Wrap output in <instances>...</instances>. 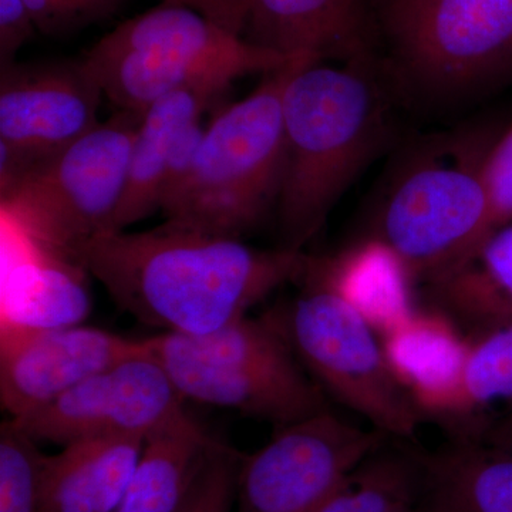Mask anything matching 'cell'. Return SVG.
I'll use <instances>...</instances> for the list:
<instances>
[{
	"mask_svg": "<svg viewBox=\"0 0 512 512\" xmlns=\"http://www.w3.org/2000/svg\"><path fill=\"white\" fill-rule=\"evenodd\" d=\"M386 437L330 410L281 427L261 450L242 456L237 512H315Z\"/></svg>",
	"mask_w": 512,
	"mask_h": 512,
	"instance_id": "obj_10",
	"label": "cell"
},
{
	"mask_svg": "<svg viewBox=\"0 0 512 512\" xmlns=\"http://www.w3.org/2000/svg\"><path fill=\"white\" fill-rule=\"evenodd\" d=\"M2 238L0 328L42 330L83 325L92 311L87 269L3 222Z\"/></svg>",
	"mask_w": 512,
	"mask_h": 512,
	"instance_id": "obj_15",
	"label": "cell"
},
{
	"mask_svg": "<svg viewBox=\"0 0 512 512\" xmlns=\"http://www.w3.org/2000/svg\"><path fill=\"white\" fill-rule=\"evenodd\" d=\"M37 30L64 35L106 18L120 0H25Z\"/></svg>",
	"mask_w": 512,
	"mask_h": 512,
	"instance_id": "obj_28",
	"label": "cell"
},
{
	"mask_svg": "<svg viewBox=\"0 0 512 512\" xmlns=\"http://www.w3.org/2000/svg\"><path fill=\"white\" fill-rule=\"evenodd\" d=\"M214 443L188 413L148 437L116 512H178Z\"/></svg>",
	"mask_w": 512,
	"mask_h": 512,
	"instance_id": "obj_22",
	"label": "cell"
},
{
	"mask_svg": "<svg viewBox=\"0 0 512 512\" xmlns=\"http://www.w3.org/2000/svg\"><path fill=\"white\" fill-rule=\"evenodd\" d=\"M372 64L328 66L303 57L286 83L285 170L276 210L285 248L301 249L387 138Z\"/></svg>",
	"mask_w": 512,
	"mask_h": 512,
	"instance_id": "obj_2",
	"label": "cell"
},
{
	"mask_svg": "<svg viewBox=\"0 0 512 512\" xmlns=\"http://www.w3.org/2000/svg\"><path fill=\"white\" fill-rule=\"evenodd\" d=\"M141 116L117 110L56 157L0 188L3 224L77 261L84 245L114 231Z\"/></svg>",
	"mask_w": 512,
	"mask_h": 512,
	"instance_id": "obj_8",
	"label": "cell"
},
{
	"mask_svg": "<svg viewBox=\"0 0 512 512\" xmlns=\"http://www.w3.org/2000/svg\"><path fill=\"white\" fill-rule=\"evenodd\" d=\"M384 355L417 412L456 420L470 338L446 313L416 309L380 336Z\"/></svg>",
	"mask_w": 512,
	"mask_h": 512,
	"instance_id": "obj_16",
	"label": "cell"
},
{
	"mask_svg": "<svg viewBox=\"0 0 512 512\" xmlns=\"http://www.w3.org/2000/svg\"><path fill=\"white\" fill-rule=\"evenodd\" d=\"M512 402V322L470 336L456 420L473 423L497 403Z\"/></svg>",
	"mask_w": 512,
	"mask_h": 512,
	"instance_id": "obj_24",
	"label": "cell"
},
{
	"mask_svg": "<svg viewBox=\"0 0 512 512\" xmlns=\"http://www.w3.org/2000/svg\"><path fill=\"white\" fill-rule=\"evenodd\" d=\"M174 2L128 19L87 52L83 66L117 110L143 114L168 94L197 84H231L288 63Z\"/></svg>",
	"mask_w": 512,
	"mask_h": 512,
	"instance_id": "obj_4",
	"label": "cell"
},
{
	"mask_svg": "<svg viewBox=\"0 0 512 512\" xmlns=\"http://www.w3.org/2000/svg\"><path fill=\"white\" fill-rule=\"evenodd\" d=\"M379 49L409 90L447 100L512 76V0H372Z\"/></svg>",
	"mask_w": 512,
	"mask_h": 512,
	"instance_id": "obj_7",
	"label": "cell"
},
{
	"mask_svg": "<svg viewBox=\"0 0 512 512\" xmlns=\"http://www.w3.org/2000/svg\"><path fill=\"white\" fill-rule=\"evenodd\" d=\"M144 340L184 400L281 427L328 410L322 387L303 372L275 315L244 316L208 335L163 332Z\"/></svg>",
	"mask_w": 512,
	"mask_h": 512,
	"instance_id": "obj_6",
	"label": "cell"
},
{
	"mask_svg": "<svg viewBox=\"0 0 512 512\" xmlns=\"http://www.w3.org/2000/svg\"><path fill=\"white\" fill-rule=\"evenodd\" d=\"M244 39L316 62L373 64L379 50L372 0H251Z\"/></svg>",
	"mask_w": 512,
	"mask_h": 512,
	"instance_id": "obj_14",
	"label": "cell"
},
{
	"mask_svg": "<svg viewBox=\"0 0 512 512\" xmlns=\"http://www.w3.org/2000/svg\"><path fill=\"white\" fill-rule=\"evenodd\" d=\"M15 420L0 426V512H42L46 456Z\"/></svg>",
	"mask_w": 512,
	"mask_h": 512,
	"instance_id": "obj_25",
	"label": "cell"
},
{
	"mask_svg": "<svg viewBox=\"0 0 512 512\" xmlns=\"http://www.w3.org/2000/svg\"><path fill=\"white\" fill-rule=\"evenodd\" d=\"M184 402L146 346L144 352L89 377L55 402L15 421L37 443L62 447L113 437L147 440L187 413Z\"/></svg>",
	"mask_w": 512,
	"mask_h": 512,
	"instance_id": "obj_12",
	"label": "cell"
},
{
	"mask_svg": "<svg viewBox=\"0 0 512 512\" xmlns=\"http://www.w3.org/2000/svg\"><path fill=\"white\" fill-rule=\"evenodd\" d=\"M490 231L512 222V119L497 133L484 163Z\"/></svg>",
	"mask_w": 512,
	"mask_h": 512,
	"instance_id": "obj_27",
	"label": "cell"
},
{
	"mask_svg": "<svg viewBox=\"0 0 512 512\" xmlns=\"http://www.w3.org/2000/svg\"><path fill=\"white\" fill-rule=\"evenodd\" d=\"M144 349V339L92 326L0 328V402L10 419H23Z\"/></svg>",
	"mask_w": 512,
	"mask_h": 512,
	"instance_id": "obj_13",
	"label": "cell"
},
{
	"mask_svg": "<svg viewBox=\"0 0 512 512\" xmlns=\"http://www.w3.org/2000/svg\"><path fill=\"white\" fill-rule=\"evenodd\" d=\"M37 30L25 0H0V67L15 63Z\"/></svg>",
	"mask_w": 512,
	"mask_h": 512,
	"instance_id": "obj_30",
	"label": "cell"
},
{
	"mask_svg": "<svg viewBox=\"0 0 512 512\" xmlns=\"http://www.w3.org/2000/svg\"><path fill=\"white\" fill-rule=\"evenodd\" d=\"M424 456L377 450L315 512H394L420 503Z\"/></svg>",
	"mask_w": 512,
	"mask_h": 512,
	"instance_id": "obj_23",
	"label": "cell"
},
{
	"mask_svg": "<svg viewBox=\"0 0 512 512\" xmlns=\"http://www.w3.org/2000/svg\"><path fill=\"white\" fill-rule=\"evenodd\" d=\"M394 512H434L431 510L429 505L424 504L423 500L420 503L410 505V507L402 508V510H397Z\"/></svg>",
	"mask_w": 512,
	"mask_h": 512,
	"instance_id": "obj_33",
	"label": "cell"
},
{
	"mask_svg": "<svg viewBox=\"0 0 512 512\" xmlns=\"http://www.w3.org/2000/svg\"><path fill=\"white\" fill-rule=\"evenodd\" d=\"M427 285L433 308L476 333L512 322V222L488 232Z\"/></svg>",
	"mask_w": 512,
	"mask_h": 512,
	"instance_id": "obj_17",
	"label": "cell"
},
{
	"mask_svg": "<svg viewBox=\"0 0 512 512\" xmlns=\"http://www.w3.org/2000/svg\"><path fill=\"white\" fill-rule=\"evenodd\" d=\"M204 134L205 127L202 126L201 120L195 121L190 127L185 128L175 141L170 157H168L167 167H165L160 211L177 197L178 192L184 187L185 181L190 177Z\"/></svg>",
	"mask_w": 512,
	"mask_h": 512,
	"instance_id": "obj_29",
	"label": "cell"
},
{
	"mask_svg": "<svg viewBox=\"0 0 512 512\" xmlns=\"http://www.w3.org/2000/svg\"><path fill=\"white\" fill-rule=\"evenodd\" d=\"M163 2L180 3L187 8L201 13L211 22L244 37L251 0H163Z\"/></svg>",
	"mask_w": 512,
	"mask_h": 512,
	"instance_id": "obj_31",
	"label": "cell"
},
{
	"mask_svg": "<svg viewBox=\"0 0 512 512\" xmlns=\"http://www.w3.org/2000/svg\"><path fill=\"white\" fill-rule=\"evenodd\" d=\"M301 59L264 74L254 92L205 127L190 177L161 210L165 224L239 239L276 207L285 170L282 100Z\"/></svg>",
	"mask_w": 512,
	"mask_h": 512,
	"instance_id": "obj_3",
	"label": "cell"
},
{
	"mask_svg": "<svg viewBox=\"0 0 512 512\" xmlns=\"http://www.w3.org/2000/svg\"><path fill=\"white\" fill-rule=\"evenodd\" d=\"M309 271L338 293L379 336L416 311V279L397 252L377 237L333 258H312Z\"/></svg>",
	"mask_w": 512,
	"mask_h": 512,
	"instance_id": "obj_20",
	"label": "cell"
},
{
	"mask_svg": "<svg viewBox=\"0 0 512 512\" xmlns=\"http://www.w3.org/2000/svg\"><path fill=\"white\" fill-rule=\"evenodd\" d=\"M490 128L468 127L429 141L393 178L376 235L397 252L416 282H427L490 231L484 184Z\"/></svg>",
	"mask_w": 512,
	"mask_h": 512,
	"instance_id": "obj_5",
	"label": "cell"
},
{
	"mask_svg": "<svg viewBox=\"0 0 512 512\" xmlns=\"http://www.w3.org/2000/svg\"><path fill=\"white\" fill-rule=\"evenodd\" d=\"M228 87L220 83L185 87L144 111L131 147L126 190L114 221V231L126 229L160 210L165 167L175 141L185 128L201 120L215 97Z\"/></svg>",
	"mask_w": 512,
	"mask_h": 512,
	"instance_id": "obj_18",
	"label": "cell"
},
{
	"mask_svg": "<svg viewBox=\"0 0 512 512\" xmlns=\"http://www.w3.org/2000/svg\"><path fill=\"white\" fill-rule=\"evenodd\" d=\"M77 261L128 315L164 333L202 336L302 281L312 258L302 249L252 248L164 222L151 231L103 232Z\"/></svg>",
	"mask_w": 512,
	"mask_h": 512,
	"instance_id": "obj_1",
	"label": "cell"
},
{
	"mask_svg": "<svg viewBox=\"0 0 512 512\" xmlns=\"http://www.w3.org/2000/svg\"><path fill=\"white\" fill-rule=\"evenodd\" d=\"M423 501L434 512H512V450L458 436L424 456Z\"/></svg>",
	"mask_w": 512,
	"mask_h": 512,
	"instance_id": "obj_21",
	"label": "cell"
},
{
	"mask_svg": "<svg viewBox=\"0 0 512 512\" xmlns=\"http://www.w3.org/2000/svg\"><path fill=\"white\" fill-rule=\"evenodd\" d=\"M146 440L90 439L47 457L42 512H116Z\"/></svg>",
	"mask_w": 512,
	"mask_h": 512,
	"instance_id": "obj_19",
	"label": "cell"
},
{
	"mask_svg": "<svg viewBox=\"0 0 512 512\" xmlns=\"http://www.w3.org/2000/svg\"><path fill=\"white\" fill-rule=\"evenodd\" d=\"M242 456L215 441L178 512H232Z\"/></svg>",
	"mask_w": 512,
	"mask_h": 512,
	"instance_id": "obj_26",
	"label": "cell"
},
{
	"mask_svg": "<svg viewBox=\"0 0 512 512\" xmlns=\"http://www.w3.org/2000/svg\"><path fill=\"white\" fill-rule=\"evenodd\" d=\"M101 97L82 62L0 67V188L92 131Z\"/></svg>",
	"mask_w": 512,
	"mask_h": 512,
	"instance_id": "obj_11",
	"label": "cell"
},
{
	"mask_svg": "<svg viewBox=\"0 0 512 512\" xmlns=\"http://www.w3.org/2000/svg\"><path fill=\"white\" fill-rule=\"evenodd\" d=\"M302 281L301 295L275 315L299 362L322 390L380 433L412 439L421 416L376 330L309 269Z\"/></svg>",
	"mask_w": 512,
	"mask_h": 512,
	"instance_id": "obj_9",
	"label": "cell"
},
{
	"mask_svg": "<svg viewBox=\"0 0 512 512\" xmlns=\"http://www.w3.org/2000/svg\"><path fill=\"white\" fill-rule=\"evenodd\" d=\"M480 437L493 446L512 450V410L493 423L487 424Z\"/></svg>",
	"mask_w": 512,
	"mask_h": 512,
	"instance_id": "obj_32",
	"label": "cell"
}]
</instances>
